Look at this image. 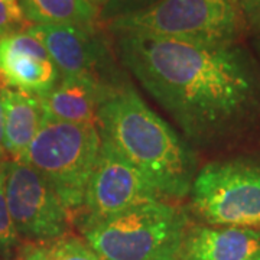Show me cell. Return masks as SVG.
I'll return each instance as SVG.
<instances>
[{
    "label": "cell",
    "mask_w": 260,
    "mask_h": 260,
    "mask_svg": "<svg viewBox=\"0 0 260 260\" xmlns=\"http://www.w3.org/2000/svg\"><path fill=\"white\" fill-rule=\"evenodd\" d=\"M114 35L121 64L171 116L188 143L220 145L260 119V75L239 42Z\"/></svg>",
    "instance_id": "1"
},
{
    "label": "cell",
    "mask_w": 260,
    "mask_h": 260,
    "mask_svg": "<svg viewBox=\"0 0 260 260\" xmlns=\"http://www.w3.org/2000/svg\"><path fill=\"white\" fill-rule=\"evenodd\" d=\"M102 139L148 179L167 200L189 195L197 174L194 150L127 84L113 88L97 114Z\"/></svg>",
    "instance_id": "2"
},
{
    "label": "cell",
    "mask_w": 260,
    "mask_h": 260,
    "mask_svg": "<svg viewBox=\"0 0 260 260\" xmlns=\"http://www.w3.org/2000/svg\"><path fill=\"white\" fill-rule=\"evenodd\" d=\"M188 214L169 200L140 205L81 230L100 260H179Z\"/></svg>",
    "instance_id": "3"
},
{
    "label": "cell",
    "mask_w": 260,
    "mask_h": 260,
    "mask_svg": "<svg viewBox=\"0 0 260 260\" xmlns=\"http://www.w3.org/2000/svg\"><path fill=\"white\" fill-rule=\"evenodd\" d=\"M100 148L102 136L95 124L67 123L44 114L23 162L47 179L70 217H74L83 208Z\"/></svg>",
    "instance_id": "4"
},
{
    "label": "cell",
    "mask_w": 260,
    "mask_h": 260,
    "mask_svg": "<svg viewBox=\"0 0 260 260\" xmlns=\"http://www.w3.org/2000/svg\"><path fill=\"white\" fill-rule=\"evenodd\" d=\"M113 34L237 44L246 34L240 0H158L107 22Z\"/></svg>",
    "instance_id": "5"
},
{
    "label": "cell",
    "mask_w": 260,
    "mask_h": 260,
    "mask_svg": "<svg viewBox=\"0 0 260 260\" xmlns=\"http://www.w3.org/2000/svg\"><path fill=\"white\" fill-rule=\"evenodd\" d=\"M194 213L211 225L260 232V160H213L197 171L189 191Z\"/></svg>",
    "instance_id": "6"
},
{
    "label": "cell",
    "mask_w": 260,
    "mask_h": 260,
    "mask_svg": "<svg viewBox=\"0 0 260 260\" xmlns=\"http://www.w3.org/2000/svg\"><path fill=\"white\" fill-rule=\"evenodd\" d=\"M5 195L20 237L49 240L68 229L70 214L45 178L23 160H2Z\"/></svg>",
    "instance_id": "7"
},
{
    "label": "cell",
    "mask_w": 260,
    "mask_h": 260,
    "mask_svg": "<svg viewBox=\"0 0 260 260\" xmlns=\"http://www.w3.org/2000/svg\"><path fill=\"white\" fill-rule=\"evenodd\" d=\"M160 200L167 198L107 140L102 139L99 159L84 197L80 229Z\"/></svg>",
    "instance_id": "8"
},
{
    "label": "cell",
    "mask_w": 260,
    "mask_h": 260,
    "mask_svg": "<svg viewBox=\"0 0 260 260\" xmlns=\"http://www.w3.org/2000/svg\"><path fill=\"white\" fill-rule=\"evenodd\" d=\"M28 32L45 47L61 77L85 78L106 87L121 84L113 80L112 55L97 28L30 25Z\"/></svg>",
    "instance_id": "9"
},
{
    "label": "cell",
    "mask_w": 260,
    "mask_h": 260,
    "mask_svg": "<svg viewBox=\"0 0 260 260\" xmlns=\"http://www.w3.org/2000/svg\"><path fill=\"white\" fill-rule=\"evenodd\" d=\"M61 78L45 47L28 30L0 37V84L34 95L51 91Z\"/></svg>",
    "instance_id": "10"
},
{
    "label": "cell",
    "mask_w": 260,
    "mask_h": 260,
    "mask_svg": "<svg viewBox=\"0 0 260 260\" xmlns=\"http://www.w3.org/2000/svg\"><path fill=\"white\" fill-rule=\"evenodd\" d=\"M179 260H260V232L230 225H189Z\"/></svg>",
    "instance_id": "11"
},
{
    "label": "cell",
    "mask_w": 260,
    "mask_h": 260,
    "mask_svg": "<svg viewBox=\"0 0 260 260\" xmlns=\"http://www.w3.org/2000/svg\"><path fill=\"white\" fill-rule=\"evenodd\" d=\"M116 87H106L85 78L61 77L55 87L37 95L45 116L67 123L95 124L99 107Z\"/></svg>",
    "instance_id": "12"
},
{
    "label": "cell",
    "mask_w": 260,
    "mask_h": 260,
    "mask_svg": "<svg viewBox=\"0 0 260 260\" xmlns=\"http://www.w3.org/2000/svg\"><path fill=\"white\" fill-rule=\"evenodd\" d=\"M3 145L12 160H23L44 119L37 95L0 84Z\"/></svg>",
    "instance_id": "13"
},
{
    "label": "cell",
    "mask_w": 260,
    "mask_h": 260,
    "mask_svg": "<svg viewBox=\"0 0 260 260\" xmlns=\"http://www.w3.org/2000/svg\"><path fill=\"white\" fill-rule=\"evenodd\" d=\"M32 25H75L97 28L100 9L88 0H19Z\"/></svg>",
    "instance_id": "14"
},
{
    "label": "cell",
    "mask_w": 260,
    "mask_h": 260,
    "mask_svg": "<svg viewBox=\"0 0 260 260\" xmlns=\"http://www.w3.org/2000/svg\"><path fill=\"white\" fill-rule=\"evenodd\" d=\"M18 260H100L90 244L65 233L49 240L28 242L19 249Z\"/></svg>",
    "instance_id": "15"
},
{
    "label": "cell",
    "mask_w": 260,
    "mask_h": 260,
    "mask_svg": "<svg viewBox=\"0 0 260 260\" xmlns=\"http://www.w3.org/2000/svg\"><path fill=\"white\" fill-rule=\"evenodd\" d=\"M19 242H20V234L16 230L10 215L6 195H5L3 175L0 171V254L8 256L18 247Z\"/></svg>",
    "instance_id": "16"
},
{
    "label": "cell",
    "mask_w": 260,
    "mask_h": 260,
    "mask_svg": "<svg viewBox=\"0 0 260 260\" xmlns=\"http://www.w3.org/2000/svg\"><path fill=\"white\" fill-rule=\"evenodd\" d=\"M29 26L18 0H0V37L28 30Z\"/></svg>",
    "instance_id": "17"
},
{
    "label": "cell",
    "mask_w": 260,
    "mask_h": 260,
    "mask_svg": "<svg viewBox=\"0 0 260 260\" xmlns=\"http://www.w3.org/2000/svg\"><path fill=\"white\" fill-rule=\"evenodd\" d=\"M155 2L158 0H107L104 8L100 10V20L109 22L123 15L145 9Z\"/></svg>",
    "instance_id": "18"
},
{
    "label": "cell",
    "mask_w": 260,
    "mask_h": 260,
    "mask_svg": "<svg viewBox=\"0 0 260 260\" xmlns=\"http://www.w3.org/2000/svg\"><path fill=\"white\" fill-rule=\"evenodd\" d=\"M246 32L250 34L254 49L260 59V0H240Z\"/></svg>",
    "instance_id": "19"
},
{
    "label": "cell",
    "mask_w": 260,
    "mask_h": 260,
    "mask_svg": "<svg viewBox=\"0 0 260 260\" xmlns=\"http://www.w3.org/2000/svg\"><path fill=\"white\" fill-rule=\"evenodd\" d=\"M5 145H3V110H2V103H0V159L5 158Z\"/></svg>",
    "instance_id": "20"
},
{
    "label": "cell",
    "mask_w": 260,
    "mask_h": 260,
    "mask_svg": "<svg viewBox=\"0 0 260 260\" xmlns=\"http://www.w3.org/2000/svg\"><path fill=\"white\" fill-rule=\"evenodd\" d=\"M90 3H93L94 6H97L99 9L102 10L103 8H104V5L107 3V0H88Z\"/></svg>",
    "instance_id": "21"
},
{
    "label": "cell",
    "mask_w": 260,
    "mask_h": 260,
    "mask_svg": "<svg viewBox=\"0 0 260 260\" xmlns=\"http://www.w3.org/2000/svg\"><path fill=\"white\" fill-rule=\"evenodd\" d=\"M16 260H18V259H16Z\"/></svg>",
    "instance_id": "22"
}]
</instances>
